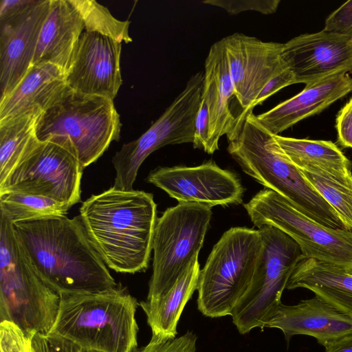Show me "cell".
<instances>
[{"label": "cell", "instance_id": "cell-1", "mask_svg": "<svg viewBox=\"0 0 352 352\" xmlns=\"http://www.w3.org/2000/svg\"><path fill=\"white\" fill-rule=\"evenodd\" d=\"M13 226L40 276L59 296L102 292L118 286L79 215L52 216Z\"/></svg>", "mask_w": 352, "mask_h": 352}, {"label": "cell", "instance_id": "cell-2", "mask_svg": "<svg viewBox=\"0 0 352 352\" xmlns=\"http://www.w3.org/2000/svg\"><path fill=\"white\" fill-rule=\"evenodd\" d=\"M79 211L89 238L108 267L123 274L147 269L157 219L151 193L112 186L87 199Z\"/></svg>", "mask_w": 352, "mask_h": 352}, {"label": "cell", "instance_id": "cell-3", "mask_svg": "<svg viewBox=\"0 0 352 352\" xmlns=\"http://www.w3.org/2000/svg\"><path fill=\"white\" fill-rule=\"evenodd\" d=\"M138 305L121 285L102 292L62 295L49 333L86 351L137 352Z\"/></svg>", "mask_w": 352, "mask_h": 352}, {"label": "cell", "instance_id": "cell-4", "mask_svg": "<svg viewBox=\"0 0 352 352\" xmlns=\"http://www.w3.org/2000/svg\"><path fill=\"white\" fill-rule=\"evenodd\" d=\"M227 150L245 173L310 218L329 228H346L253 112L246 117L237 138L229 142Z\"/></svg>", "mask_w": 352, "mask_h": 352}, {"label": "cell", "instance_id": "cell-5", "mask_svg": "<svg viewBox=\"0 0 352 352\" xmlns=\"http://www.w3.org/2000/svg\"><path fill=\"white\" fill-rule=\"evenodd\" d=\"M60 296L43 280L14 230L0 214V320L26 333H47L55 322Z\"/></svg>", "mask_w": 352, "mask_h": 352}, {"label": "cell", "instance_id": "cell-6", "mask_svg": "<svg viewBox=\"0 0 352 352\" xmlns=\"http://www.w3.org/2000/svg\"><path fill=\"white\" fill-rule=\"evenodd\" d=\"M120 115L109 98L82 94L69 87L37 120L41 142L66 147L83 168L96 162L113 141L120 138Z\"/></svg>", "mask_w": 352, "mask_h": 352}, {"label": "cell", "instance_id": "cell-7", "mask_svg": "<svg viewBox=\"0 0 352 352\" xmlns=\"http://www.w3.org/2000/svg\"><path fill=\"white\" fill-rule=\"evenodd\" d=\"M262 251L258 230L234 227L223 234L200 271L197 307L204 316H231L252 282Z\"/></svg>", "mask_w": 352, "mask_h": 352}, {"label": "cell", "instance_id": "cell-8", "mask_svg": "<svg viewBox=\"0 0 352 352\" xmlns=\"http://www.w3.org/2000/svg\"><path fill=\"white\" fill-rule=\"evenodd\" d=\"M211 207L179 203L157 219L152 250L153 273L146 300L166 293L198 256L212 217Z\"/></svg>", "mask_w": 352, "mask_h": 352}, {"label": "cell", "instance_id": "cell-9", "mask_svg": "<svg viewBox=\"0 0 352 352\" xmlns=\"http://www.w3.org/2000/svg\"><path fill=\"white\" fill-rule=\"evenodd\" d=\"M244 208L255 226H273L289 236L305 258L331 263L352 274V230L329 228L267 188L257 192Z\"/></svg>", "mask_w": 352, "mask_h": 352}, {"label": "cell", "instance_id": "cell-10", "mask_svg": "<svg viewBox=\"0 0 352 352\" xmlns=\"http://www.w3.org/2000/svg\"><path fill=\"white\" fill-rule=\"evenodd\" d=\"M263 251L252 282L234 308L232 322L245 334L256 327L263 329L281 303L283 290L296 265L305 258L300 246L278 228H258Z\"/></svg>", "mask_w": 352, "mask_h": 352}, {"label": "cell", "instance_id": "cell-11", "mask_svg": "<svg viewBox=\"0 0 352 352\" xmlns=\"http://www.w3.org/2000/svg\"><path fill=\"white\" fill-rule=\"evenodd\" d=\"M204 72H198L160 118L138 139L124 144L112 158L116 170L113 187L133 190L139 168L155 151L169 144L192 143L195 123L204 86Z\"/></svg>", "mask_w": 352, "mask_h": 352}, {"label": "cell", "instance_id": "cell-12", "mask_svg": "<svg viewBox=\"0 0 352 352\" xmlns=\"http://www.w3.org/2000/svg\"><path fill=\"white\" fill-rule=\"evenodd\" d=\"M83 169L69 149L41 142L0 185V194L14 191L39 195L72 208L80 201Z\"/></svg>", "mask_w": 352, "mask_h": 352}, {"label": "cell", "instance_id": "cell-13", "mask_svg": "<svg viewBox=\"0 0 352 352\" xmlns=\"http://www.w3.org/2000/svg\"><path fill=\"white\" fill-rule=\"evenodd\" d=\"M221 41L236 98L247 117L265 85L287 69L282 58L283 43L264 42L241 33H234Z\"/></svg>", "mask_w": 352, "mask_h": 352}, {"label": "cell", "instance_id": "cell-14", "mask_svg": "<svg viewBox=\"0 0 352 352\" xmlns=\"http://www.w3.org/2000/svg\"><path fill=\"white\" fill-rule=\"evenodd\" d=\"M146 182L179 203H195L211 208L241 204L244 191L234 173L212 161L191 167H160L149 173Z\"/></svg>", "mask_w": 352, "mask_h": 352}, {"label": "cell", "instance_id": "cell-15", "mask_svg": "<svg viewBox=\"0 0 352 352\" xmlns=\"http://www.w3.org/2000/svg\"><path fill=\"white\" fill-rule=\"evenodd\" d=\"M122 43L84 30L66 72L68 87L76 91L113 100L122 85Z\"/></svg>", "mask_w": 352, "mask_h": 352}, {"label": "cell", "instance_id": "cell-16", "mask_svg": "<svg viewBox=\"0 0 352 352\" xmlns=\"http://www.w3.org/2000/svg\"><path fill=\"white\" fill-rule=\"evenodd\" d=\"M282 58L296 83L306 85L352 71V38L324 30L283 43Z\"/></svg>", "mask_w": 352, "mask_h": 352}, {"label": "cell", "instance_id": "cell-17", "mask_svg": "<svg viewBox=\"0 0 352 352\" xmlns=\"http://www.w3.org/2000/svg\"><path fill=\"white\" fill-rule=\"evenodd\" d=\"M202 96L209 113L208 154L219 149L220 138L235 140L246 118L236 109L238 102L230 77L226 50L221 40L210 48L205 61ZM241 106V105H240Z\"/></svg>", "mask_w": 352, "mask_h": 352}, {"label": "cell", "instance_id": "cell-18", "mask_svg": "<svg viewBox=\"0 0 352 352\" xmlns=\"http://www.w3.org/2000/svg\"><path fill=\"white\" fill-rule=\"evenodd\" d=\"M50 0H38L28 11L0 24L1 98L8 95L32 66Z\"/></svg>", "mask_w": 352, "mask_h": 352}, {"label": "cell", "instance_id": "cell-19", "mask_svg": "<svg viewBox=\"0 0 352 352\" xmlns=\"http://www.w3.org/2000/svg\"><path fill=\"white\" fill-rule=\"evenodd\" d=\"M265 327L281 330L287 342L293 336L306 335L325 347L352 336V318L315 296L295 305L281 302Z\"/></svg>", "mask_w": 352, "mask_h": 352}, {"label": "cell", "instance_id": "cell-20", "mask_svg": "<svg viewBox=\"0 0 352 352\" xmlns=\"http://www.w3.org/2000/svg\"><path fill=\"white\" fill-rule=\"evenodd\" d=\"M352 91V78L342 72L306 85L292 98L256 116L258 122L274 135L302 120L323 111Z\"/></svg>", "mask_w": 352, "mask_h": 352}, {"label": "cell", "instance_id": "cell-21", "mask_svg": "<svg viewBox=\"0 0 352 352\" xmlns=\"http://www.w3.org/2000/svg\"><path fill=\"white\" fill-rule=\"evenodd\" d=\"M68 88L66 73L60 67L50 63L32 65L19 84L0 98V120L28 113L41 114Z\"/></svg>", "mask_w": 352, "mask_h": 352}, {"label": "cell", "instance_id": "cell-22", "mask_svg": "<svg viewBox=\"0 0 352 352\" xmlns=\"http://www.w3.org/2000/svg\"><path fill=\"white\" fill-rule=\"evenodd\" d=\"M84 30L83 20L69 0H50L32 65L50 63L66 73Z\"/></svg>", "mask_w": 352, "mask_h": 352}, {"label": "cell", "instance_id": "cell-23", "mask_svg": "<svg viewBox=\"0 0 352 352\" xmlns=\"http://www.w3.org/2000/svg\"><path fill=\"white\" fill-rule=\"evenodd\" d=\"M305 288L352 318V274L335 265L304 258L296 265L287 289Z\"/></svg>", "mask_w": 352, "mask_h": 352}, {"label": "cell", "instance_id": "cell-24", "mask_svg": "<svg viewBox=\"0 0 352 352\" xmlns=\"http://www.w3.org/2000/svg\"><path fill=\"white\" fill-rule=\"evenodd\" d=\"M200 271L198 256H195L166 293L158 298L138 302L146 316L151 338L160 340L176 338L177 326L182 311L197 289Z\"/></svg>", "mask_w": 352, "mask_h": 352}, {"label": "cell", "instance_id": "cell-25", "mask_svg": "<svg viewBox=\"0 0 352 352\" xmlns=\"http://www.w3.org/2000/svg\"><path fill=\"white\" fill-rule=\"evenodd\" d=\"M289 160L300 170L344 179L351 175V163L332 142L274 135Z\"/></svg>", "mask_w": 352, "mask_h": 352}, {"label": "cell", "instance_id": "cell-26", "mask_svg": "<svg viewBox=\"0 0 352 352\" xmlns=\"http://www.w3.org/2000/svg\"><path fill=\"white\" fill-rule=\"evenodd\" d=\"M40 115L28 113L0 120V185L40 144L36 133Z\"/></svg>", "mask_w": 352, "mask_h": 352}, {"label": "cell", "instance_id": "cell-27", "mask_svg": "<svg viewBox=\"0 0 352 352\" xmlns=\"http://www.w3.org/2000/svg\"><path fill=\"white\" fill-rule=\"evenodd\" d=\"M69 208L43 196L14 191L0 194V214L12 223L66 215Z\"/></svg>", "mask_w": 352, "mask_h": 352}, {"label": "cell", "instance_id": "cell-28", "mask_svg": "<svg viewBox=\"0 0 352 352\" xmlns=\"http://www.w3.org/2000/svg\"><path fill=\"white\" fill-rule=\"evenodd\" d=\"M301 171L334 210L344 225L349 230H352V174L339 179L305 170Z\"/></svg>", "mask_w": 352, "mask_h": 352}, {"label": "cell", "instance_id": "cell-29", "mask_svg": "<svg viewBox=\"0 0 352 352\" xmlns=\"http://www.w3.org/2000/svg\"><path fill=\"white\" fill-rule=\"evenodd\" d=\"M69 1L80 13L85 24V30L99 33L121 43L132 41L129 34V21L116 19L106 7L94 0Z\"/></svg>", "mask_w": 352, "mask_h": 352}, {"label": "cell", "instance_id": "cell-30", "mask_svg": "<svg viewBox=\"0 0 352 352\" xmlns=\"http://www.w3.org/2000/svg\"><path fill=\"white\" fill-rule=\"evenodd\" d=\"M33 337L13 322H0V352H34Z\"/></svg>", "mask_w": 352, "mask_h": 352}, {"label": "cell", "instance_id": "cell-31", "mask_svg": "<svg viewBox=\"0 0 352 352\" xmlns=\"http://www.w3.org/2000/svg\"><path fill=\"white\" fill-rule=\"evenodd\" d=\"M280 0H205L202 3L217 6L231 14L245 11H254L263 14H271L278 9Z\"/></svg>", "mask_w": 352, "mask_h": 352}, {"label": "cell", "instance_id": "cell-32", "mask_svg": "<svg viewBox=\"0 0 352 352\" xmlns=\"http://www.w3.org/2000/svg\"><path fill=\"white\" fill-rule=\"evenodd\" d=\"M197 339L196 334L189 331L173 339L160 340L151 338L149 342L137 352H196Z\"/></svg>", "mask_w": 352, "mask_h": 352}, {"label": "cell", "instance_id": "cell-33", "mask_svg": "<svg viewBox=\"0 0 352 352\" xmlns=\"http://www.w3.org/2000/svg\"><path fill=\"white\" fill-rule=\"evenodd\" d=\"M34 352H82L78 345L61 336L51 333L34 334L32 339Z\"/></svg>", "mask_w": 352, "mask_h": 352}, {"label": "cell", "instance_id": "cell-34", "mask_svg": "<svg viewBox=\"0 0 352 352\" xmlns=\"http://www.w3.org/2000/svg\"><path fill=\"white\" fill-rule=\"evenodd\" d=\"M323 30L352 38V0L341 5L326 19Z\"/></svg>", "mask_w": 352, "mask_h": 352}, {"label": "cell", "instance_id": "cell-35", "mask_svg": "<svg viewBox=\"0 0 352 352\" xmlns=\"http://www.w3.org/2000/svg\"><path fill=\"white\" fill-rule=\"evenodd\" d=\"M192 144L195 148L203 149L208 153L209 146V113L206 101L202 95L195 119V136Z\"/></svg>", "mask_w": 352, "mask_h": 352}, {"label": "cell", "instance_id": "cell-36", "mask_svg": "<svg viewBox=\"0 0 352 352\" xmlns=\"http://www.w3.org/2000/svg\"><path fill=\"white\" fill-rule=\"evenodd\" d=\"M336 129L340 144L352 148V98L338 113Z\"/></svg>", "mask_w": 352, "mask_h": 352}, {"label": "cell", "instance_id": "cell-37", "mask_svg": "<svg viewBox=\"0 0 352 352\" xmlns=\"http://www.w3.org/2000/svg\"><path fill=\"white\" fill-rule=\"evenodd\" d=\"M38 0H1L0 24L15 19L32 8Z\"/></svg>", "mask_w": 352, "mask_h": 352}, {"label": "cell", "instance_id": "cell-38", "mask_svg": "<svg viewBox=\"0 0 352 352\" xmlns=\"http://www.w3.org/2000/svg\"><path fill=\"white\" fill-rule=\"evenodd\" d=\"M293 84H295L294 77L292 72L287 68L272 78L265 85L256 98L254 107L262 104L268 98L275 94L281 89Z\"/></svg>", "mask_w": 352, "mask_h": 352}, {"label": "cell", "instance_id": "cell-39", "mask_svg": "<svg viewBox=\"0 0 352 352\" xmlns=\"http://www.w3.org/2000/svg\"><path fill=\"white\" fill-rule=\"evenodd\" d=\"M324 348L326 352H352V336L336 341Z\"/></svg>", "mask_w": 352, "mask_h": 352}]
</instances>
